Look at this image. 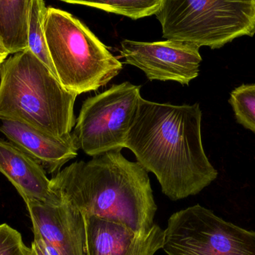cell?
<instances>
[{
	"instance_id": "6da1fadb",
	"label": "cell",
	"mask_w": 255,
	"mask_h": 255,
	"mask_svg": "<svg viewBox=\"0 0 255 255\" xmlns=\"http://www.w3.org/2000/svg\"><path fill=\"white\" fill-rule=\"evenodd\" d=\"M202 118L198 103L139 101L125 148L155 175L162 193L172 201L197 195L218 176L204 149Z\"/></svg>"
},
{
	"instance_id": "7a4b0ae2",
	"label": "cell",
	"mask_w": 255,
	"mask_h": 255,
	"mask_svg": "<svg viewBox=\"0 0 255 255\" xmlns=\"http://www.w3.org/2000/svg\"><path fill=\"white\" fill-rule=\"evenodd\" d=\"M71 163L50 179L53 193L82 215L121 223L138 233L154 226L157 206L148 172L121 150Z\"/></svg>"
},
{
	"instance_id": "3957f363",
	"label": "cell",
	"mask_w": 255,
	"mask_h": 255,
	"mask_svg": "<svg viewBox=\"0 0 255 255\" xmlns=\"http://www.w3.org/2000/svg\"><path fill=\"white\" fill-rule=\"evenodd\" d=\"M77 97L28 48L0 64L1 121H16L65 137L76 124Z\"/></svg>"
},
{
	"instance_id": "277c9868",
	"label": "cell",
	"mask_w": 255,
	"mask_h": 255,
	"mask_svg": "<svg viewBox=\"0 0 255 255\" xmlns=\"http://www.w3.org/2000/svg\"><path fill=\"white\" fill-rule=\"evenodd\" d=\"M44 29L57 77L70 92L97 91L123 70L122 63L71 13L48 7Z\"/></svg>"
},
{
	"instance_id": "5b68a950",
	"label": "cell",
	"mask_w": 255,
	"mask_h": 255,
	"mask_svg": "<svg viewBox=\"0 0 255 255\" xmlns=\"http://www.w3.org/2000/svg\"><path fill=\"white\" fill-rule=\"evenodd\" d=\"M163 37L211 49L255 34V0H163Z\"/></svg>"
},
{
	"instance_id": "8992f818",
	"label": "cell",
	"mask_w": 255,
	"mask_h": 255,
	"mask_svg": "<svg viewBox=\"0 0 255 255\" xmlns=\"http://www.w3.org/2000/svg\"><path fill=\"white\" fill-rule=\"evenodd\" d=\"M141 98L140 86L125 82L87 99L72 133L78 148L94 157L125 148Z\"/></svg>"
},
{
	"instance_id": "52a82bcc",
	"label": "cell",
	"mask_w": 255,
	"mask_h": 255,
	"mask_svg": "<svg viewBox=\"0 0 255 255\" xmlns=\"http://www.w3.org/2000/svg\"><path fill=\"white\" fill-rule=\"evenodd\" d=\"M164 231L167 255H255V232L199 205L174 213Z\"/></svg>"
},
{
	"instance_id": "ba28073f",
	"label": "cell",
	"mask_w": 255,
	"mask_h": 255,
	"mask_svg": "<svg viewBox=\"0 0 255 255\" xmlns=\"http://www.w3.org/2000/svg\"><path fill=\"white\" fill-rule=\"evenodd\" d=\"M200 47L178 40L142 42L124 40L121 55L126 64L142 70L150 81L188 85L199 74Z\"/></svg>"
},
{
	"instance_id": "9c48e42d",
	"label": "cell",
	"mask_w": 255,
	"mask_h": 255,
	"mask_svg": "<svg viewBox=\"0 0 255 255\" xmlns=\"http://www.w3.org/2000/svg\"><path fill=\"white\" fill-rule=\"evenodd\" d=\"M84 218L83 255H154L163 247L164 231L157 225L148 232L138 233L112 220L95 216Z\"/></svg>"
},
{
	"instance_id": "30bf717a",
	"label": "cell",
	"mask_w": 255,
	"mask_h": 255,
	"mask_svg": "<svg viewBox=\"0 0 255 255\" xmlns=\"http://www.w3.org/2000/svg\"><path fill=\"white\" fill-rule=\"evenodd\" d=\"M25 205L33 233L40 235L61 255H83L85 218L76 208L61 199L58 204L29 200Z\"/></svg>"
},
{
	"instance_id": "8fae6325",
	"label": "cell",
	"mask_w": 255,
	"mask_h": 255,
	"mask_svg": "<svg viewBox=\"0 0 255 255\" xmlns=\"http://www.w3.org/2000/svg\"><path fill=\"white\" fill-rule=\"evenodd\" d=\"M1 121L0 132L40 163L46 173L55 175L77 156L79 149L72 133L65 137H55L22 123Z\"/></svg>"
},
{
	"instance_id": "7c38bea8",
	"label": "cell",
	"mask_w": 255,
	"mask_h": 255,
	"mask_svg": "<svg viewBox=\"0 0 255 255\" xmlns=\"http://www.w3.org/2000/svg\"><path fill=\"white\" fill-rule=\"evenodd\" d=\"M0 172L17 190L24 202L58 204L43 166L10 141L0 139Z\"/></svg>"
},
{
	"instance_id": "4fadbf2b",
	"label": "cell",
	"mask_w": 255,
	"mask_h": 255,
	"mask_svg": "<svg viewBox=\"0 0 255 255\" xmlns=\"http://www.w3.org/2000/svg\"><path fill=\"white\" fill-rule=\"evenodd\" d=\"M32 0H0V41L10 55L28 49V17Z\"/></svg>"
},
{
	"instance_id": "5bb4252c",
	"label": "cell",
	"mask_w": 255,
	"mask_h": 255,
	"mask_svg": "<svg viewBox=\"0 0 255 255\" xmlns=\"http://www.w3.org/2000/svg\"><path fill=\"white\" fill-rule=\"evenodd\" d=\"M47 8L43 0L31 1L28 17V46L31 52L57 77L45 34L44 19Z\"/></svg>"
},
{
	"instance_id": "9a60e30c",
	"label": "cell",
	"mask_w": 255,
	"mask_h": 255,
	"mask_svg": "<svg viewBox=\"0 0 255 255\" xmlns=\"http://www.w3.org/2000/svg\"><path fill=\"white\" fill-rule=\"evenodd\" d=\"M70 4H82L117 13L132 19L155 14L163 0H60Z\"/></svg>"
},
{
	"instance_id": "2e32d148",
	"label": "cell",
	"mask_w": 255,
	"mask_h": 255,
	"mask_svg": "<svg viewBox=\"0 0 255 255\" xmlns=\"http://www.w3.org/2000/svg\"><path fill=\"white\" fill-rule=\"evenodd\" d=\"M229 103L238 124L255 133V84L235 88L231 93Z\"/></svg>"
},
{
	"instance_id": "e0dca14e",
	"label": "cell",
	"mask_w": 255,
	"mask_h": 255,
	"mask_svg": "<svg viewBox=\"0 0 255 255\" xmlns=\"http://www.w3.org/2000/svg\"><path fill=\"white\" fill-rule=\"evenodd\" d=\"M0 255H34L24 244L21 234L4 223L0 225Z\"/></svg>"
},
{
	"instance_id": "ac0fdd59",
	"label": "cell",
	"mask_w": 255,
	"mask_h": 255,
	"mask_svg": "<svg viewBox=\"0 0 255 255\" xmlns=\"http://www.w3.org/2000/svg\"><path fill=\"white\" fill-rule=\"evenodd\" d=\"M31 248L34 255H61L55 247L37 234H34V241Z\"/></svg>"
},
{
	"instance_id": "d6986e66",
	"label": "cell",
	"mask_w": 255,
	"mask_h": 255,
	"mask_svg": "<svg viewBox=\"0 0 255 255\" xmlns=\"http://www.w3.org/2000/svg\"><path fill=\"white\" fill-rule=\"evenodd\" d=\"M10 55L8 51L4 47V45L0 41V64L4 62V60L7 59V56Z\"/></svg>"
}]
</instances>
